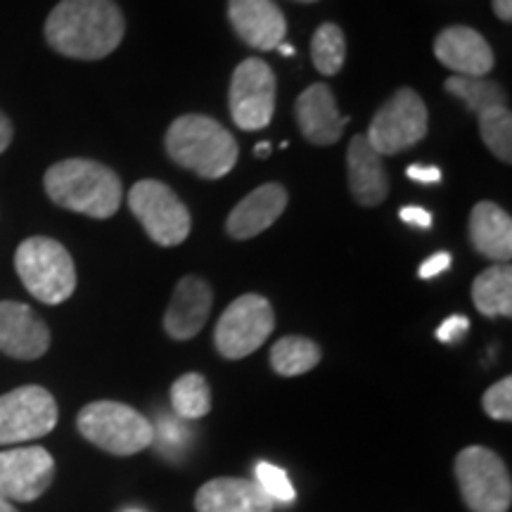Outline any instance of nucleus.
I'll use <instances>...</instances> for the list:
<instances>
[{
	"mask_svg": "<svg viewBox=\"0 0 512 512\" xmlns=\"http://www.w3.org/2000/svg\"><path fill=\"white\" fill-rule=\"evenodd\" d=\"M48 46L72 60H102L124 41V12L114 0H62L46 19Z\"/></svg>",
	"mask_w": 512,
	"mask_h": 512,
	"instance_id": "1",
	"label": "nucleus"
},
{
	"mask_svg": "<svg viewBox=\"0 0 512 512\" xmlns=\"http://www.w3.org/2000/svg\"><path fill=\"white\" fill-rule=\"evenodd\" d=\"M166 155L178 166L207 181H219L238 164V140L219 121L204 114H183L164 138Z\"/></svg>",
	"mask_w": 512,
	"mask_h": 512,
	"instance_id": "2",
	"label": "nucleus"
},
{
	"mask_svg": "<svg viewBox=\"0 0 512 512\" xmlns=\"http://www.w3.org/2000/svg\"><path fill=\"white\" fill-rule=\"evenodd\" d=\"M48 197L57 207L91 219H110L121 207V181L110 166L93 159H64L43 178Z\"/></svg>",
	"mask_w": 512,
	"mask_h": 512,
	"instance_id": "3",
	"label": "nucleus"
},
{
	"mask_svg": "<svg viewBox=\"0 0 512 512\" xmlns=\"http://www.w3.org/2000/svg\"><path fill=\"white\" fill-rule=\"evenodd\" d=\"M81 437L112 456H136L152 446V422L136 408L119 401H95L76 418Z\"/></svg>",
	"mask_w": 512,
	"mask_h": 512,
	"instance_id": "4",
	"label": "nucleus"
},
{
	"mask_svg": "<svg viewBox=\"0 0 512 512\" xmlns=\"http://www.w3.org/2000/svg\"><path fill=\"white\" fill-rule=\"evenodd\" d=\"M15 268L31 297L43 304H62L76 290L72 256L53 238H29L17 247Z\"/></svg>",
	"mask_w": 512,
	"mask_h": 512,
	"instance_id": "5",
	"label": "nucleus"
},
{
	"mask_svg": "<svg viewBox=\"0 0 512 512\" xmlns=\"http://www.w3.org/2000/svg\"><path fill=\"white\" fill-rule=\"evenodd\" d=\"M460 496L472 512H508L512 503L510 472L498 453L484 446L463 448L456 458Z\"/></svg>",
	"mask_w": 512,
	"mask_h": 512,
	"instance_id": "6",
	"label": "nucleus"
},
{
	"mask_svg": "<svg viewBox=\"0 0 512 512\" xmlns=\"http://www.w3.org/2000/svg\"><path fill=\"white\" fill-rule=\"evenodd\" d=\"M427 124L430 114L420 95L413 88H399L370 121L366 140L380 157L399 155L427 136Z\"/></svg>",
	"mask_w": 512,
	"mask_h": 512,
	"instance_id": "7",
	"label": "nucleus"
},
{
	"mask_svg": "<svg viewBox=\"0 0 512 512\" xmlns=\"http://www.w3.org/2000/svg\"><path fill=\"white\" fill-rule=\"evenodd\" d=\"M128 207L157 245L176 247L190 235V211L166 183L138 181L128 190Z\"/></svg>",
	"mask_w": 512,
	"mask_h": 512,
	"instance_id": "8",
	"label": "nucleus"
},
{
	"mask_svg": "<svg viewBox=\"0 0 512 512\" xmlns=\"http://www.w3.org/2000/svg\"><path fill=\"white\" fill-rule=\"evenodd\" d=\"M275 328L273 306L261 294H242L223 311L214 330V344L223 358L238 361L254 354Z\"/></svg>",
	"mask_w": 512,
	"mask_h": 512,
	"instance_id": "9",
	"label": "nucleus"
},
{
	"mask_svg": "<svg viewBox=\"0 0 512 512\" xmlns=\"http://www.w3.org/2000/svg\"><path fill=\"white\" fill-rule=\"evenodd\" d=\"M55 425L57 403L48 389L29 384L0 396V446L41 439Z\"/></svg>",
	"mask_w": 512,
	"mask_h": 512,
	"instance_id": "10",
	"label": "nucleus"
},
{
	"mask_svg": "<svg viewBox=\"0 0 512 512\" xmlns=\"http://www.w3.org/2000/svg\"><path fill=\"white\" fill-rule=\"evenodd\" d=\"M230 117L242 131H261L275 112V74L264 60L247 57L230 79Z\"/></svg>",
	"mask_w": 512,
	"mask_h": 512,
	"instance_id": "11",
	"label": "nucleus"
},
{
	"mask_svg": "<svg viewBox=\"0 0 512 512\" xmlns=\"http://www.w3.org/2000/svg\"><path fill=\"white\" fill-rule=\"evenodd\" d=\"M55 460L46 448L24 446L0 453V496L10 503H31L50 489Z\"/></svg>",
	"mask_w": 512,
	"mask_h": 512,
	"instance_id": "12",
	"label": "nucleus"
},
{
	"mask_svg": "<svg viewBox=\"0 0 512 512\" xmlns=\"http://www.w3.org/2000/svg\"><path fill=\"white\" fill-rule=\"evenodd\" d=\"M50 347L48 325L27 304L0 302V351L19 361L41 358Z\"/></svg>",
	"mask_w": 512,
	"mask_h": 512,
	"instance_id": "13",
	"label": "nucleus"
},
{
	"mask_svg": "<svg viewBox=\"0 0 512 512\" xmlns=\"http://www.w3.org/2000/svg\"><path fill=\"white\" fill-rule=\"evenodd\" d=\"M235 34L256 50H275L285 43L287 19L273 0H228Z\"/></svg>",
	"mask_w": 512,
	"mask_h": 512,
	"instance_id": "14",
	"label": "nucleus"
},
{
	"mask_svg": "<svg viewBox=\"0 0 512 512\" xmlns=\"http://www.w3.org/2000/svg\"><path fill=\"white\" fill-rule=\"evenodd\" d=\"M211 304H214V292H211L209 283H204L197 275H185L178 280L174 297L166 309V335L178 339V342L200 335V330L207 325Z\"/></svg>",
	"mask_w": 512,
	"mask_h": 512,
	"instance_id": "15",
	"label": "nucleus"
},
{
	"mask_svg": "<svg viewBox=\"0 0 512 512\" xmlns=\"http://www.w3.org/2000/svg\"><path fill=\"white\" fill-rule=\"evenodd\" d=\"M434 55L456 76H486L494 69V50L470 27H448L434 41Z\"/></svg>",
	"mask_w": 512,
	"mask_h": 512,
	"instance_id": "16",
	"label": "nucleus"
},
{
	"mask_svg": "<svg viewBox=\"0 0 512 512\" xmlns=\"http://www.w3.org/2000/svg\"><path fill=\"white\" fill-rule=\"evenodd\" d=\"M297 121L311 145H335L342 138L349 117L339 114L335 95L325 83H313L297 98Z\"/></svg>",
	"mask_w": 512,
	"mask_h": 512,
	"instance_id": "17",
	"label": "nucleus"
},
{
	"mask_svg": "<svg viewBox=\"0 0 512 512\" xmlns=\"http://www.w3.org/2000/svg\"><path fill=\"white\" fill-rule=\"evenodd\" d=\"M287 207V190L280 183H266L249 192L238 207L230 211L226 230L233 240H252L264 233L283 216Z\"/></svg>",
	"mask_w": 512,
	"mask_h": 512,
	"instance_id": "18",
	"label": "nucleus"
},
{
	"mask_svg": "<svg viewBox=\"0 0 512 512\" xmlns=\"http://www.w3.org/2000/svg\"><path fill=\"white\" fill-rule=\"evenodd\" d=\"M197 512H273V498L254 479L219 477L197 491Z\"/></svg>",
	"mask_w": 512,
	"mask_h": 512,
	"instance_id": "19",
	"label": "nucleus"
},
{
	"mask_svg": "<svg viewBox=\"0 0 512 512\" xmlns=\"http://www.w3.org/2000/svg\"><path fill=\"white\" fill-rule=\"evenodd\" d=\"M349 190L361 207H377L389 195V176L382 157L370 147L366 136H354L347 150Z\"/></svg>",
	"mask_w": 512,
	"mask_h": 512,
	"instance_id": "20",
	"label": "nucleus"
},
{
	"mask_svg": "<svg viewBox=\"0 0 512 512\" xmlns=\"http://www.w3.org/2000/svg\"><path fill=\"white\" fill-rule=\"evenodd\" d=\"M470 240L486 259L508 264L512 256V221L508 211L494 202H477L470 214Z\"/></svg>",
	"mask_w": 512,
	"mask_h": 512,
	"instance_id": "21",
	"label": "nucleus"
},
{
	"mask_svg": "<svg viewBox=\"0 0 512 512\" xmlns=\"http://www.w3.org/2000/svg\"><path fill=\"white\" fill-rule=\"evenodd\" d=\"M472 302L482 316H512V271L510 264L486 268L472 283Z\"/></svg>",
	"mask_w": 512,
	"mask_h": 512,
	"instance_id": "22",
	"label": "nucleus"
},
{
	"mask_svg": "<svg viewBox=\"0 0 512 512\" xmlns=\"http://www.w3.org/2000/svg\"><path fill=\"white\" fill-rule=\"evenodd\" d=\"M444 88L463 102L470 112L482 114L491 107H508L503 88L486 76H448Z\"/></svg>",
	"mask_w": 512,
	"mask_h": 512,
	"instance_id": "23",
	"label": "nucleus"
},
{
	"mask_svg": "<svg viewBox=\"0 0 512 512\" xmlns=\"http://www.w3.org/2000/svg\"><path fill=\"white\" fill-rule=\"evenodd\" d=\"M320 363V347L306 337H283L271 349V368L283 377H297Z\"/></svg>",
	"mask_w": 512,
	"mask_h": 512,
	"instance_id": "24",
	"label": "nucleus"
},
{
	"mask_svg": "<svg viewBox=\"0 0 512 512\" xmlns=\"http://www.w3.org/2000/svg\"><path fill=\"white\" fill-rule=\"evenodd\" d=\"M171 406L183 420H200L211 411V389L200 373L178 377L171 387Z\"/></svg>",
	"mask_w": 512,
	"mask_h": 512,
	"instance_id": "25",
	"label": "nucleus"
},
{
	"mask_svg": "<svg viewBox=\"0 0 512 512\" xmlns=\"http://www.w3.org/2000/svg\"><path fill=\"white\" fill-rule=\"evenodd\" d=\"M311 60L320 74L335 76L347 60V41L337 24H320L311 38Z\"/></svg>",
	"mask_w": 512,
	"mask_h": 512,
	"instance_id": "26",
	"label": "nucleus"
},
{
	"mask_svg": "<svg viewBox=\"0 0 512 512\" xmlns=\"http://www.w3.org/2000/svg\"><path fill=\"white\" fill-rule=\"evenodd\" d=\"M479 119V136H482L484 145L489 147L491 155L501 159V162H512V114L508 107H491Z\"/></svg>",
	"mask_w": 512,
	"mask_h": 512,
	"instance_id": "27",
	"label": "nucleus"
},
{
	"mask_svg": "<svg viewBox=\"0 0 512 512\" xmlns=\"http://www.w3.org/2000/svg\"><path fill=\"white\" fill-rule=\"evenodd\" d=\"M152 430H155V439H152V446H157V451L166 458H181V453H185L190 439H192V430L185 425L183 418L178 415H166L159 413L157 422H152Z\"/></svg>",
	"mask_w": 512,
	"mask_h": 512,
	"instance_id": "28",
	"label": "nucleus"
},
{
	"mask_svg": "<svg viewBox=\"0 0 512 512\" xmlns=\"http://www.w3.org/2000/svg\"><path fill=\"white\" fill-rule=\"evenodd\" d=\"M254 482L273 498V503H294V498H297V491H294L290 477L278 465L256 463Z\"/></svg>",
	"mask_w": 512,
	"mask_h": 512,
	"instance_id": "29",
	"label": "nucleus"
},
{
	"mask_svg": "<svg viewBox=\"0 0 512 512\" xmlns=\"http://www.w3.org/2000/svg\"><path fill=\"white\" fill-rule=\"evenodd\" d=\"M482 406L489 418L510 422L512 420V380L503 377L501 382H496L494 387H489L484 392Z\"/></svg>",
	"mask_w": 512,
	"mask_h": 512,
	"instance_id": "30",
	"label": "nucleus"
},
{
	"mask_svg": "<svg viewBox=\"0 0 512 512\" xmlns=\"http://www.w3.org/2000/svg\"><path fill=\"white\" fill-rule=\"evenodd\" d=\"M467 330H470V320H467V316H451L439 325L437 339L444 344H456L467 335Z\"/></svg>",
	"mask_w": 512,
	"mask_h": 512,
	"instance_id": "31",
	"label": "nucleus"
},
{
	"mask_svg": "<svg viewBox=\"0 0 512 512\" xmlns=\"http://www.w3.org/2000/svg\"><path fill=\"white\" fill-rule=\"evenodd\" d=\"M448 268H451V254L437 252V254H432L430 259L422 261L418 275L422 280H430V278H437V275H441V273H446Z\"/></svg>",
	"mask_w": 512,
	"mask_h": 512,
	"instance_id": "32",
	"label": "nucleus"
},
{
	"mask_svg": "<svg viewBox=\"0 0 512 512\" xmlns=\"http://www.w3.org/2000/svg\"><path fill=\"white\" fill-rule=\"evenodd\" d=\"M406 176L415 183L434 185V183L441 181V169H439V166H432V164H411L406 169Z\"/></svg>",
	"mask_w": 512,
	"mask_h": 512,
	"instance_id": "33",
	"label": "nucleus"
},
{
	"mask_svg": "<svg viewBox=\"0 0 512 512\" xmlns=\"http://www.w3.org/2000/svg\"><path fill=\"white\" fill-rule=\"evenodd\" d=\"M401 221L406 223V226H413L418 230H430L432 228V214L427 209L422 207H403L399 211Z\"/></svg>",
	"mask_w": 512,
	"mask_h": 512,
	"instance_id": "34",
	"label": "nucleus"
},
{
	"mask_svg": "<svg viewBox=\"0 0 512 512\" xmlns=\"http://www.w3.org/2000/svg\"><path fill=\"white\" fill-rule=\"evenodd\" d=\"M10 143H12V124H10V119L0 112V155L8 150Z\"/></svg>",
	"mask_w": 512,
	"mask_h": 512,
	"instance_id": "35",
	"label": "nucleus"
},
{
	"mask_svg": "<svg viewBox=\"0 0 512 512\" xmlns=\"http://www.w3.org/2000/svg\"><path fill=\"white\" fill-rule=\"evenodd\" d=\"M491 5H494V12L498 19H503V22H510L512 19V0H491Z\"/></svg>",
	"mask_w": 512,
	"mask_h": 512,
	"instance_id": "36",
	"label": "nucleus"
},
{
	"mask_svg": "<svg viewBox=\"0 0 512 512\" xmlns=\"http://www.w3.org/2000/svg\"><path fill=\"white\" fill-rule=\"evenodd\" d=\"M271 152H273V145H271V143H266V140H264V143H259V145L254 147V155L259 157V159L271 157Z\"/></svg>",
	"mask_w": 512,
	"mask_h": 512,
	"instance_id": "37",
	"label": "nucleus"
},
{
	"mask_svg": "<svg viewBox=\"0 0 512 512\" xmlns=\"http://www.w3.org/2000/svg\"><path fill=\"white\" fill-rule=\"evenodd\" d=\"M275 50H280V53H283L285 57H292L294 53H297V50H294V48L290 46V43H280V46L275 48Z\"/></svg>",
	"mask_w": 512,
	"mask_h": 512,
	"instance_id": "38",
	"label": "nucleus"
},
{
	"mask_svg": "<svg viewBox=\"0 0 512 512\" xmlns=\"http://www.w3.org/2000/svg\"><path fill=\"white\" fill-rule=\"evenodd\" d=\"M0 512H17L15 505H12L10 501H5L3 496H0Z\"/></svg>",
	"mask_w": 512,
	"mask_h": 512,
	"instance_id": "39",
	"label": "nucleus"
},
{
	"mask_svg": "<svg viewBox=\"0 0 512 512\" xmlns=\"http://www.w3.org/2000/svg\"><path fill=\"white\" fill-rule=\"evenodd\" d=\"M297 3H318V0H297Z\"/></svg>",
	"mask_w": 512,
	"mask_h": 512,
	"instance_id": "40",
	"label": "nucleus"
},
{
	"mask_svg": "<svg viewBox=\"0 0 512 512\" xmlns=\"http://www.w3.org/2000/svg\"><path fill=\"white\" fill-rule=\"evenodd\" d=\"M128 512H143V510H128Z\"/></svg>",
	"mask_w": 512,
	"mask_h": 512,
	"instance_id": "41",
	"label": "nucleus"
}]
</instances>
